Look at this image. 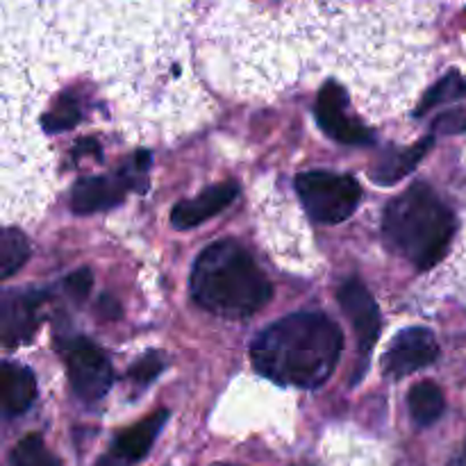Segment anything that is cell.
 Segmentation results:
<instances>
[{
  "label": "cell",
  "mask_w": 466,
  "mask_h": 466,
  "mask_svg": "<svg viewBox=\"0 0 466 466\" xmlns=\"http://www.w3.org/2000/svg\"><path fill=\"white\" fill-rule=\"evenodd\" d=\"M98 312L103 314V319H118V317H121V309H118V303L114 299H107V296H103V299H100Z\"/></svg>",
  "instance_id": "obj_23"
},
{
  "label": "cell",
  "mask_w": 466,
  "mask_h": 466,
  "mask_svg": "<svg viewBox=\"0 0 466 466\" xmlns=\"http://www.w3.org/2000/svg\"><path fill=\"white\" fill-rule=\"evenodd\" d=\"M12 466H62L59 460L46 449L44 440L39 435H25L9 455Z\"/></svg>",
  "instance_id": "obj_17"
},
{
  "label": "cell",
  "mask_w": 466,
  "mask_h": 466,
  "mask_svg": "<svg viewBox=\"0 0 466 466\" xmlns=\"http://www.w3.org/2000/svg\"><path fill=\"white\" fill-rule=\"evenodd\" d=\"M387 244L419 271L441 262L455 235V217L428 185H412L391 200L382 218Z\"/></svg>",
  "instance_id": "obj_3"
},
{
  "label": "cell",
  "mask_w": 466,
  "mask_h": 466,
  "mask_svg": "<svg viewBox=\"0 0 466 466\" xmlns=\"http://www.w3.org/2000/svg\"><path fill=\"white\" fill-rule=\"evenodd\" d=\"M162 369H164L162 355L148 353V355H144V358H139L135 364H132V369L127 371V378H130V382H135V385L148 387L150 382H153L155 378L162 373Z\"/></svg>",
  "instance_id": "obj_20"
},
{
  "label": "cell",
  "mask_w": 466,
  "mask_h": 466,
  "mask_svg": "<svg viewBox=\"0 0 466 466\" xmlns=\"http://www.w3.org/2000/svg\"><path fill=\"white\" fill-rule=\"evenodd\" d=\"M191 294L217 317L248 319L271 300L273 287L239 244L218 241L196 259Z\"/></svg>",
  "instance_id": "obj_2"
},
{
  "label": "cell",
  "mask_w": 466,
  "mask_h": 466,
  "mask_svg": "<svg viewBox=\"0 0 466 466\" xmlns=\"http://www.w3.org/2000/svg\"><path fill=\"white\" fill-rule=\"evenodd\" d=\"M237 194H239L237 182H221V185H214L209 189L200 191L196 198L182 200L171 212L173 228H177V230H189V228L200 226L208 218L223 212L237 198Z\"/></svg>",
  "instance_id": "obj_12"
},
{
  "label": "cell",
  "mask_w": 466,
  "mask_h": 466,
  "mask_svg": "<svg viewBox=\"0 0 466 466\" xmlns=\"http://www.w3.org/2000/svg\"><path fill=\"white\" fill-rule=\"evenodd\" d=\"M451 466H466V451H464V455H462V458H460V460H455V462L451 464Z\"/></svg>",
  "instance_id": "obj_24"
},
{
  "label": "cell",
  "mask_w": 466,
  "mask_h": 466,
  "mask_svg": "<svg viewBox=\"0 0 466 466\" xmlns=\"http://www.w3.org/2000/svg\"><path fill=\"white\" fill-rule=\"evenodd\" d=\"M466 130V112L464 109H451V112L441 114L435 121V132L440 135H460Z\"/></svg>",
  "instance_id": "obj_22"
},
{
  "label": "cell",
  "mask_w": 466,
  "mask_h": 466,
  "mask_svg": "<svg viewBox=\"0 0 466 466\" xmlns=\"http://www.w3.org/2000/svg\"><path fill=\"white\" fill-rule=\"evenodd\" d=\"M91 285H94V273H91L89 268H80V271L68 276L66 282H64L68 296H73L76 300H85L86 296H89Z\"/></svg>",
  "instance_id": "obj_21"
},
{
  "label": "cell",
  "mask_w": 466,
  "mask_h": 466,
  "mask_svg": "<svg viewBox=\"0 0 466 466\" xmlns=\"http://www.w3.org/2000/svg\"><path fill=\"white\" fill-rule=\"evenodd\" d=\"M30 258V246L27 239L18 230H5L0 237V268H3V280L12 278Z\"/></svg>",
  "instance_id": "obj_16"
},
{
  "label": "cell",
  "mask_w": 466,
  "mask_h": 466,
  "mask_svg": "<svg viewBox=\"0 0 466 466\" xmlns=\"http://www.w3.org/2000/svg\"><path fill=\"white\" fill-rule=\"evenodd\" d=\"M46 294L36 289L7 291L0 305V339L7 349L32 339L41 321Z\"/></svg>",
  "instance_id": "obj_8"
},
{
  "label": "cell",
  "mask_w": 466,
  "mask_h": 466,
  "mask_svg": "<svg viewBox=\"0 0 466 466\" xmlns=\"http://www.w3.org/2000/svg\"><path fill=\"white\" fill-rule=\"evenodd\" d=\"M296 191L309 217L319 223H341L358 209L362 189L350 176L309 171L296 177Z\"/></svg>",
  "instance_id": "obj_4"
},
{
  "label": "cell",
  "mask_w": 466,
  "mask_h": 466,
  "mask_svg": "<svg viewBox=\"0 0 466 466\" xmlns=\"http://www.w3.org/2000/svg\"><path fill=\"white\" fill-rule=\"evenodd\" d=\"M408 405H410V414H412L414 423L421 428L432 426L441 419L446 408L444 394H441L440 387L435 382H419L410 390L408 396Z\"/></svg>",
  "instance_id": "obj_15"
},
{
  "label": "cell",
  "mask_w": 466,
  "mask_h": 466,
  "mask_svg": "<svg viewBox=\"0 0 466 466\" xmlns=\"http://www.w3.org/2000/svg\"><path fill=\"white\" fill-rule=\"evenodd\" d=\"M466 91V82L462 80L458 71H451L449 76L441 77L435 86L426 94V98L421 100V107L417 109V114H426L428 109L435 107V105L441 103H451V100L460 98Z\"/></svg>",
  "instance_id": "obj_18"
},
{
  "label": "cell",
  "mask_w": 466,
  "mask_h": 466,
  "mask_svg": "<svg viewBox=\"0 0 466 466\" xmlns=\"http://www.w3.org/2000/svg\"><path fill=\"white\" fill-rule=\"evenodd\" d=\"M148 164L150 153L141 150L116 176L82 177V180L73 185L71 209L76 214H96L116 208V205L123 203V198H126L130 189L144 191L148 187V182H146Z\"/></svg>",
  "instance_id": "obj_5"
},
{
  "label": "cell",
  "mask_w": 466,
  "mask_h": 466,
  "mask_svg": "<svg viewBox=\"0 0 466 466\" xmlns=\"http://www.w3.org/2000/svg\"><path fill=\"white\" fill-rule=\"evenodd\" d=\"M0 394H3V410L9 417L30 410L36 399V380L30 369L5 362L0 369Z\"/></svg>",
  "instance_id": "obj_13"
},
{
  "label": "cell",
  "mask_w": 466,
  "mask_h": 466,
  "mask_svg": "<svg viewBox=\"0 0 466 466\" xmlns=\"http://www.w3.org/2000/svg\"><path fill=\"white\" fill-rule=\"evenodd\" d=\"M314 116H317L321 130L335 141L353 146L371 144V132L346 114V91L337 82H328L319 91L317 105H314Z\"/></svg>",
  "instance_id": "obj_9"
},
{
  "label": "cell",
  "mask_w": 466,
  "mask_h": 466,
  "mask_svg": "<svg viewBox=\"0 0 466 466\" xmlns=\"http://www.w3.org/2000/svg\"><path fill=\"white\" fill-rule=\"evenodd\" d=\"M214 466H235V464H214Z\"/></svg>",
  "instance_id": "obj_25"
},
{
  "label": "cell",
  "mask_w": 466,
  "mask_h": 466,
  "mask_svg": "<svg viewBox=\"0 0 466 466\" xmlns=\"http://www.w3.org/2000/svg\"><path fill=\"white\" fill-rule=\"evenodd\" d=\"M431 148H432V137L410 146V148L391 150V153H387L385 157L378 162V167L371 168V180L385 187L396 185L400 177H405L408 173H412L414 168H417V164L421 162V157Z\"/></svg>",
  "instance_id": "obj_14"
},
{
  "label": "cell",
  "mask_w": 466,
  "mask_h": 466,
  "mask_svg": "<svg viewBox=\"0 0 466 466\" xmlns=\"http://www.w3.org/2000/svg\"><path fill=\"white\" fill-rule=\"evenodd\" d=\"M337 299H339L344 314L353 323L360 353L369 355L380 337V309H378L376 300L360 280H346Z\"/></svg>",
  "instance_id": "obj_10"
},
{
  "label": "cell",
  "mask_w": 466,
  "mask_h": 466,
  "mask_svg": "<svg viewBox=\"0 0 466 466\" xmlns=\"http://www.w3.org/2000/svg\"><path fill=\"white\" fill-rule=\"evenodd\" d=\"M167 419V410H157V412L150 414L148 419L139 421L137 426L123 431L121 435L114 440L112 451H109L107 455H103L96 466H130L139 462L141 458L148 455L150 446H153V441L157 440V435L162 432Z\"/></svg>",
  "instance_id": "obj_11"
},
{
  "label": "cell",
  "mask_w": 466,
  "mask_h": 466,
  "mask_svg": "<svg viewBox=\"0 0 466 466\" xmlns=\"http://www.w3.org/2000/svg\"><path fill=\"white\" fill-rule=\"evenodd\" d=\"M344 337L335 321L317 312H300L268 326L253 341V367L285 387L317 390L335 371Z\"/></svg>",
  "instance_id": "obj_1"
},
{
  "label": "cell",
  "mask_w": 466,
  "mask_h": 466,
  "mask_svg": "<svg viewBox=\"0 0 466 466\" xmlns=\"http://www.w3.org/2000/svg\"><path fill=\"white\" fill-rule=\"evenodd\" d=\"M66 371L73 391L85 403H96L114 382L107 355L89 339H76L66 349Z\"/></svg>",
  "instance_id": "obj_6"
},
{
  "label": "cell",
  "mask_w": 466,
  "mask_h": 466,
  "mask_svg": "<svg viewBox=\"0 0 466 466\" xmlns=\"http://www.w3.org/2000/svg\"><path fill=\"white\" fill-rule=\"evenodd\" d=\"M440 355L435 335L426 328H405L385 353V373L391 378H405L419 369L431 367Z\"/></svg>",
  "instance_id": "obj_7"
},
{
  "label": "cell",
  "mask_w": 466,
  "mask_h": 466,
  "mask_svg": "<svg viewBox=\"0 0 466 466\" xmlns=\"http://www.w3.org/2000/svg\"><path fill=\"white\" fill-rule=\"evenodd\" d=\"M77 121H80V105H77V100L73 96H62L55 103V107L41 118L46 132L71 130Z\"/></svg>",
  "instance_id": "obj_19"
}]
</instances>
